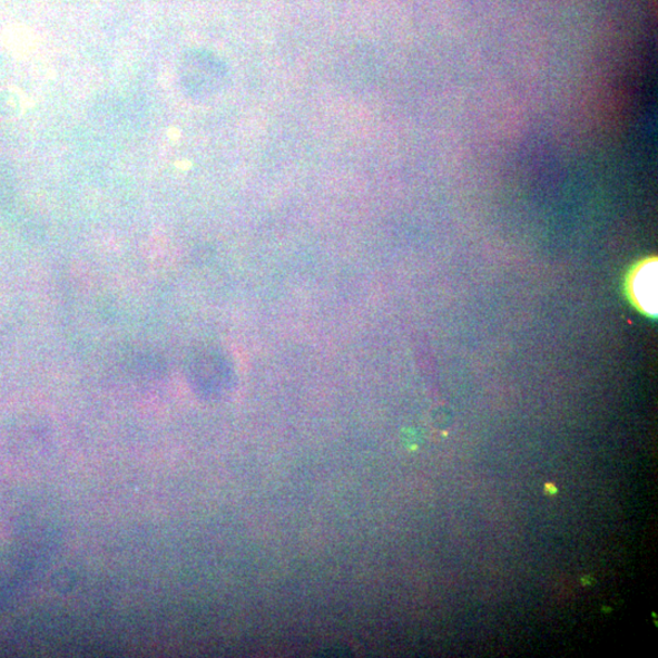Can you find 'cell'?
Instances as JSON below:
<instances>
[{
  "label": "cell",
  "instance_id": "obj_1",
  "mask_svg": "<svg viewBox=\"0 0 658 658\" xmlns=\"http://www.w3.org/2000/svg\"><path fill=\"white\" fill-rule=\"evenodd\" d=\"M215 63L199 55H189L186 57L183 63V81L190 92L202 94L204 90H209L214 85L213 77L218 75H212V68Z\"/></svg>",
  "mask_w": 658,
  "mask_h": 658
},
{
  "label": "cell",
  "instance_id": "obj_2",
  "mask_svg": "<svg viewBox=\"0 0 658 658\" xmlns=\"http://www.w3.org/2000/svg\"><path fill=\"white\" fill-rule=\"evenodd\" d=\"M657 265L649 263L642 266L634 282V292L637 303L645 312L654 314L657 301Z\"/></svg>",
  "mask_w": 658,
  "mask_h": 658
}]
</instances>
